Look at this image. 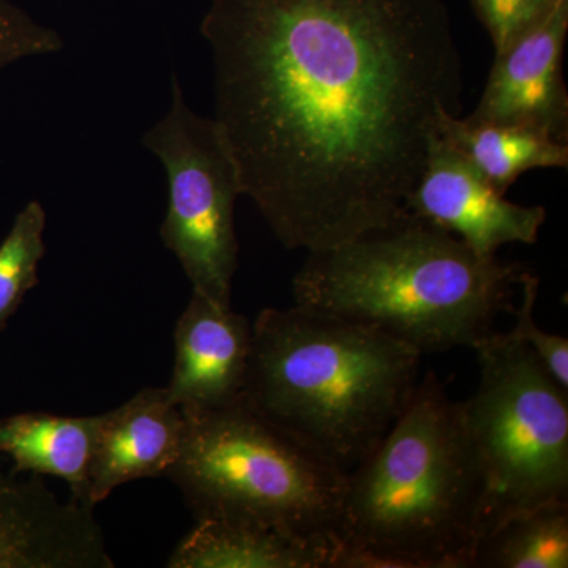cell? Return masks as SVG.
<instances>
[{
	"instance_id": "3",
	"label": "cell",
	"mask_w": 568,
	"mask_h": 568,
	"mask_svg": "<svg viewBox=\"0 0 568 568\" xmlns=\"http://www.w3.org/2000/svg\"><path fill=\"white\" fill-rule=\"evenodd\" d=\"M422 357L373 325L297 304L265 308L242 402L349 473L409 402Z\"/></svg>"
},
{
	"instance_id": "5",
	"label": "cell",
	"mask_w": 568,
	"mask_h": 568,
	"mask_svg": "<svg viewBox=\"0 0 568 568\" xmlns=\"http://www.w3.org/2000/svg\"><path fill=\"white\" fill-rule=\"evenodd\" d=\"M164 477L194 518L252 523L334 548L347 473L244 402L185 416Z\"/></svg>"
},
{
	"instance_id": "6",
	"label": "cell",
	"mask_w": 568,
	"mask_h": 568,
	"mask_svg": "<svg viewBox=\"0 0 568 568\" xmlns=\"http://www.w3.org/2000/svg\"><path fill=\"white\" fill-rule=\"evenodd\" d=\"M473 349L480 381L462 410L484 477L485 538L518 515L568 503V390L514 331L489 332Z\"/></svg>"
},
{
	"instance_id": "1",
	"label": "cell",
	"mask_w": 568,
	"mask_h": 568,
	"mask_svg": "<svg viewBox=\"0 0 568 568\" xmlns=\"http://www.w3.org/2000/svg\"><path fill=\"white\" fill-rule=\"evenodd\" d=\"M215 121L290 250L325 252L409 219L463 63L446 0H209Z\"/></svg>"
},
{
	"instance_id": "12",
	"label": "cell",
	"mask_w": 568,
	"mask_h": 568,
	"mask_svg": "<svg viewBox=\"0 0 568 568\" xmlns=\"http://www.w3.org/2000/svg\"><path fill=\"white\" fill-rule=\"evenodd\" d=\"M170 568H334V548L252 523L197 519Z\"/></svg>"
},
{
	"instance_id": "17",
	"label": "cell",
	"mask_w": 568,
	"mask_h": 568,
	"mask_svg": "<svg viewBox=\"0 0 568 568\" xmlns=\"http://www.w3.org/2000/svg\"><path fill=\"white\" fill-rule=\"evenodd\" d=\"M47 212L31 201L18 212L0 242V332L18 312L26 294L39 284V267L47 253Z\"/></svg>"
},
{
	"instance_id": "20",
	"label": "cell",
	"mask_w": 568,
	"mask_h": 568,
	"mask_svg": "<svg viewBox=\"0 0 568 568\" xmlns=\"http://www.w3.org/2000/svg\"><path fill=\"white\" fill-rule=\"evenodd\" d=\"M560 0H473L478 20L491 37L496 54L510 48L545 20Z\"/></svg>"
},
{
	"instance_id": "18",
	"label": "cell",
	"mask_w": 568,
	"mask_h": 568,
	"mask_svg": "<svg viewBox=\"0 0 568 568\" xmlns=\"http://www.w3.org/2000/svg\"><path fill=\"white\" fill-rule=\"evenodd\" d=\"M538 287V276L525 271L519 282L521 298L514 308L515 325L511 331L537 355L538 361L547 368L549 375L558 381L559 386L568 390V339L566 336L545 332L536 323L534 310L537 305Z\"/></svg>"
},
{
	"instance_id": "15",
	"label": "cell",
	"mask_w": 568,
	"mask_h": 568,
	"mask_svg": "<svg viewBox=\"0 0 568 568\" xmlns=\"http://www.w3.org/2000/svg\"><path fill=\"white\" fill-rule=\"evenodd\" d=\"M437 136L503 194L528 171L567 168L568 164L567 142L525 126L473 122L444 114L437 125Z\"/></svg>"
},
{
	"instance_id": "13",
	"label": "cell",
	"mask_w": 568,
	"mask_h": 568,
	"mask_svg": "<svg viewBox=\"0 0 568 568\" xmlns=\"http://www.w3.org/2000/svg\"><path fill=\"white\" fill-rule=\"evenodd\" d=\"M74 514L39 476L0 473V568H61L74 540Z\"/></svg>"
},
{
	"instance_id": "7",
	"label": "cell",
	"mask_w": 568,
	"mask_h": 568,
	"mask_svg": "<svg viewBox=\"0 0 568 568\" xmlns=\"http://www.w3.org/2000/svg\"><path fill=\"white\" fill-rule=\"evenodd\" d=\"M142 145L166 173L164 246L178 257L193 293L233 306L239 264L234 211L244 194L219 126L186 104L178 78L170 111L144 134Z\"/></svg>"
},
{
	"instance_id": "14",
	"label": "cell",
	"mask_w": 568,
	"mask_h": 568,
	"mask_svg": "<svg viewBox=\"0 0 568 568\" xmlns=\"http://www.w3.org/2000/svg\"><path fill=\"white\" fill-rule=\"evenodd\" d=\"M99 425L100 416L14 414L0 418V454L13 462L11 473L61 478L71 497L88 504Z\"/></svg>"
},
{
	"instance_id": "2",
	"label": "cell",
	"mask_w": 568,
	"mask_h": 568,
	"mask_svg": "<svg viewBox=\"0 0 568 568\" xmlns=\"http://www.w3.org/2000/svg\"><path fill=\"white\" fill-rule=\"evenodd\" d=\"M485 484L462 402L433 372L347 473L334 568H473Z\"/></svg>"
},
{
	"instance_id": "10",
	"label": "cell",
	"mask_w": 568,
	"mask_h": 568,
	"mask_svg": "<svg viewBox=\"0 0 568 568\" xmlns=\"http://www.w3.org/2000/svg\"><path fill=\"white\" fill-rule=\"evenodd\" d=\"M173 377L166 394L185 416L241 402L253 347V323L233 306L193 293L174 331Z\"/></svg>"
},
{
	"instance_id": "9",
	"label": "cell",
	"mask_w": 568,
	"mask_h": 568,
	"mask_svg": "<svg viewBox=\"0 0 568 568\" xmlns=\"http://www.w3.org/2000/svg\"><path fill=\"white\" fill-rule=\"evenodd\" d=\"M567 33L568 0H560L536 28L496 54L480 102L467 119L525 126L567 142L568 93L562 70Z\"/></svg>"
},
{
	"instance_id": "4",
	"label": "cell",
	"mask_w": 568,
	"mask_h": 568,
	"mask_svg": "<svg viewBox=\"0 0 568 568\" xmlns=\"http://www.w3.org/2000/svg\"><path fill=\"white\" fill-rule=\"evenodd\" d=\"M308 254L294 276L295 304L373 325L422 354L476 346L511 308L526 271L478 256L414 215Z\"/></svg>"
},
{
	"instance_id": "19",
	"label": "cell",
	"mask_w": 568,
	"mask_h": 568,
	"mask_svg": "<svg viewBox=\"0 0 568 568\" xmlns=\"http://www.w3.org/2000/svg\"><path fill=\"white\" fill-rule=\"evenodd\" d=\"M63 48L54 29L40 24L11 0H0V71L37 55L55 54Z\"/></svg>"
},
{
	"instance_id": "16",
	"label": "cell",
	"mask_w": 568,
	"mask_h": 568,
	"mask_svg": "<svg viewBox=\"0 0 568 568\" xmlns=\"http://www.w3.org/2000/svg\"><path fill=\"white\" fill-rule=\"evenodd\" d=\"M568 503L508 519L478 545L473 568H567Z\"/></svg>"
},
{
	"instance_id": "8",
	"label": "cell",
	"mask_w": 568,
	"mask_h": 568,
	"mask_svg": "<svg viewBox=\"0 0 568 568\" xmlns=\"http://www.w3.org/2000/svg\"><path fill=\"white\" fill-rule=\"evenodd\" d=\"M407 209L484 257H495L504 245L536 244L547 220L541 205L507 201L439 136L429 145Z\"/></svg>"
},
{
	"instance_id": "11",
	"label": "cell",
	"mask_w": 568,
	"mask_h": 568,
	"mask_svg": "<svg viewBox=\"0 0 568 568\" xmlns=\"http://www.w3.org/2000/svg\"><path fill=\"white\" fill-rule=\"evenodd\" d=\"M183 433L185 417L164 387L144 388L100 414L85 497L89 506L103 503L129 481L164 476L181 454Z\"/></svg>"
}]
</instances>
